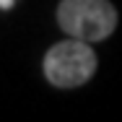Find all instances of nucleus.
Returning <instances> with one entry per match:
<instances>
[{"label":"nucleus","instance_id":"3","mask_svg":"<svg viewBox=\"0 0 122 122\" xmlns=\"http://www.w3.org/2000/svg\"><path fill=\"white\" fill-rule=\"evenodd\" d=\"M13 3H16V0H0V8L8 10V8H13Z\"/></svg>","mask_w":122,"mask_h":122},{"label":"nucleus","instance_id":"2","mask_svg":"<svg viewBox=\"0 0 122 122\" xmlns=\"http://www.w3.org/2000/svg\"><path fill=\"white\" fill-rule=\"evenodd\" d=\"M96 73V52L91 42L65 39L47 49L44 55V78L55 88H78Z\"/></svg>","mask_w":122,"mask_h":122},{"label":"nucleus","instance_id":"1","mask_svg":"<svg viewBox=\"0 0 122 122\" xmlns=\"http://www.w3.org/2000/svg\"><path fill=\"white\" fill-rule=\"evenodd\" d=\"M57 24L68 36L96 44L117 29V8L109 0H60Z\"/></svg>","mask_w":122,"mask_h":122}]
</instances>
